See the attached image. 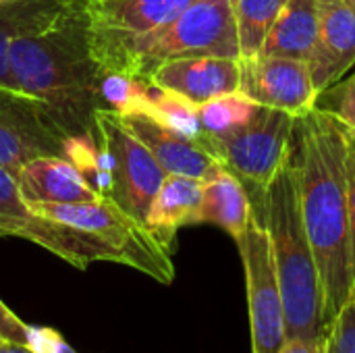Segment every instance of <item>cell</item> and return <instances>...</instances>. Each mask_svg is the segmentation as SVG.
Returning <instances> with one entry per match:
<instances>
[{
    "mask_svg": "<svg viewBox=\"0 0 355 353\" xmlns=\"http://www.w3.org/2000/svg\"><path fill=\"white\" fill-rule=\"evenodd\" d=\"M347 152V137L329 114L312 108L308 114L297 117L291 158L302 221L320 277L324 327L354 298Z\"/></svg>",
    "mask_w": 355,
    "mask_h": 353,
    "instance_id": "1",
    "label": "cell"
},
{
    "mask_svg": "<svg viewBox=\"0 0 355 353\" xmlns=\"http://www.w3.org/2000/svg\"><path fill=\"white\" fill-rule=\"evenodd\" d=\"M102 75L104 67L89 40L85 0H71L50 25L10 46L15 89L40 102L64 141L96 135V119L104 110Z\"/></svg>",
    "mask_w": 355,
    "mask_h": 353,
    "instance_id": "2",
    "label": "cell"
},
{
    "mask_svg": "<svg viewBox=\"0 0 355 353\" xmlns=\"http://www.w3.org/2000/svg\"><path fill=\"white\" fill-rule=\"evenodd\" d=\"M254 218L262 223L270 237L289 337L320 341L324 331L322 289L302 221L293 158L283 164L254 204Z\"/></svg>",
    "mask_w": 355,
    "mask_h": 353,
    "instance_id": "3",
    "label": "cell"
},
{
    "mask_svg": "<svg viewBox=\"0 0 355 353\" xmlns=\"http://www.w3.org/2000/svg\"><path fill=\"white\" fill-rule=\"evenodd\" d=\"M185 56L241 58L231 0H191L173 21L119 46L100 64L150 79L160 64Z\"/></svg>",
    "mask_w": 355,
    "mask_h": 353,
    "instance_id": "4",
    "label": "cell"
},
{
    "mask_svg": "<svg viewBox=\"0 0 355 353\" xmlns=\"http://www.w3.org/2000/svg\"><path fill=\"white\" fill-rule=\"evenodd\" d=\"M33 212L96 235L114 256V264L129 266L160 285L175 281L173 252H168L152 231L116 206L110 198L89 204H29Z\"/></svg>",
    "mask_w": 355,
    "mask_h": 353,
    "instance_id": "5",
    "label": "cell"
},
{
    "mask_svg": "<svg viewBox=\"0 0 355 353\" xmlns=\"http://www.w3.org/2000/svg\"><path fill=\"white\" fill-rule=\"evenodd\" d=\"M295 121L291 112L260 106L248 123L220 137H206L204 146L248 189L252 206L293 154Z\"/></svg>",
    "mask_w": 355,
    "mask_h": 353,
    "instance_id": "6",
    "label": "cell"
},
{
    "mask_svg": "<svg viewBox=\"0 0 355 353\" xmlns=\"http://www.w3.org/2000/svg\"><path fill=\"white\" fill-rule=\"evenodd\" d=\"M237 250L245 273L252 353H281L289 339L287 316L270 237L262 223L252 221Z\"/></svg>",
    "mask_w": 355,
    "mask_h": 353,
    "instance_id": "7",
    "label": "cell"
},
{
    "mask_svg": "<svg viewBox=\"0 0 355 353\" xmlns=\"http://www.w3.org/2000/svg\"><path fill=\"white\" fill-rule=\"evenodd\" d=\"M0 237L31 241L79 270L92 262H110V252L94 235L33 212L21 198L15 175L4 166H0Z\"/></svg>",
    "mask_w": 355,
    "mask_h": 353,
    "instance_id": "8",
    "label": "cell"
},
{
    "mask_svg": "<svg viewBox=\"0 0 355 353\" xmlns=\"http://www.w3.org/2000/svg\"><path fill=\"white\" fill-rule=\"evenodd\" d=\"M96 133L110 154L112 191L108 198L146 225L148 210L168 173L123 125L119 114L100 110L96 119Z\"/></svg>",
    "mask_w": 355,
    "mask_h": 353,
    "instance_id": "9",
    "label": "cell"
},
{
    "mask_svg": "<svg viewBox=\"0 0 355 353\" xmlns=\"http://www.w3.org/2000/svg\"><path fill=\"white\" fill-rule=\"evenodd\" d=\"M64 156V137L31 96L0 85V166L17 173L33 158Z\"/></svg>",
    "mask_w": 355,
    "mask_h": 353,
    "instance_id": "10",
    "label": "cell"
},
{
    "mask_svg": "<svg viewBox=\"0 0 355 353\" xmlns=\"http://www.w3.org/2000/svg\"><path fill=\"white\" fill-rule=\"evenodd\" d=\"M239 92L260 106L285 110L293 117L308 114L318 98L306 60L264 54L241 60Z\"/></svg>",
    "mask_w": 355,
    "mask_h": 353,
    "instance_id": "11",
    "label": "cell"
},
{
    "mask_svg": "<svg viewBox=\"0 0 355 353\" xmlns=\"http://www.w3.org/2000/svg\"><path fill=\"white\" fill-rule=\"evenodd\" d=\"M191 0H85L96 58L173 21Z\"/></svg>",
    "mask_w": 355,
    "mask_h": 353,
    "instance_id": "12",
    "label": "cell"
},
{
    "mask_svg": "<svg viewBox=\"0 0 355 353\" xmlns=\"http://www.w3.org/2000/svg\"><path fill=\"white\" fill-rule=\"evenodd\" d=\"M152 85L171 92L193 106H202L218 96L239 92L241 58L227 56H185L160 64L148 79Z\"/></svg>",
    "mask_w": 355,
    "mask_h": 353,
    "instance_id": "13",
    "label": "cell"
},
{
    "mask_svg": "<svg viewBox=\"0 0 355 353\" xmlns=\"http://www.w3.org/2000/svg\"><path fill=\"white\" fill-rule=\"evenodd\" d=\"M119 119L152 152L168 175H187L206 181L223 166L202 141L177 133L146 112L119 114Z\"/></svg>",
    "mask_w": 355,
    "mask_h": 353,
    "instance_id": "14",
    "label": "cell"
},
{
    "mask_svg": "<svg viewBox=\"0 0 355 353\" xmlns=\"http://www.w3.org/2000/svg\"><path fill=\"white\" fill-rule=\"evenodd\" d=\"M318 2V35L308 60L316 92L331 87L355 64V12L345 0Z\"/></svg>",
    "mask_w": 355,
    "mask_h": 353,
    "instance_id": "15",
    "label": "cell"
},
{
    "mask_svg": "<svg viewBox=\"0 0 355 353\" xmlns=\"http://www.w3.org/2000/svg\"><path fill=\"white\" fill-rule=\"evenodd\" d=\"M17 187L27 204H89L102 196L64 156H40L17 173Z\"/></svg>",
    "mask_w": 355,
    "mask_h": 353,
    "instance_id": "16",
    "label": "cell"
},
{
    "mask_svg": "<svg viewBox=\"0 0 355 353\" xmlns=\"http://www.w3.org/2000/svg\"><path fill=\"white\" fill-rule=\"evenodd\" d=\"M204 181L187 175H166L146 216L152 235L173 252L179 229L200 225Z\"/></svg>",
    "mask_w": 355,
    "mask_h": 353,
    "instance_id": "17",
    "label": "cell"
},
{
    "mask_svg": "<svg viewBox=\"0 0 355 353\" xmlns=\"http://www.w3.org/2000/svg\"><path fill=\"white\" fill-rule=\"evenodd\" d=\"M254 221V206L245 185L225 166L204 181L200 225H214L237 243Z\"/></svg>",
    "mask_w": 355,
    "mask_h": 353,
    "instance_id": "18",
    "label": "cell"
},
{
    "mask_svg": "<svg viewBox=\"0 0 355 353\" xmlns=\"http://www.w3.org/2000/svg\"><path fill=\"white\" fill-rule=\"evenodd\" d=\"M318 35V2L289 0L272 23L260 54L310 60Z\"/></svg>",
    "mask_w": 355,
    "mask_h": 353,
    "instance_id": "19",
    "label": "cell"
},
{
    "mask_svg": "<svg viewBox=\"0 0 355 353\" xmlns=\"http://www.w3.org/2000/svg\"><path fill=\"white\" fill-rule=\"evenodd\" d=\"M71 0H0V85L12 87L10 46L25 33L50 25Z\"/></svg>",
    "mask_w": 355,
    "mask_h": 353,
    "instance_id": "20",
    "label": "cell"
},
{
    "mask_svg": "<svg viewBox=\"0 0 355 353\" xmlns=\"http://www.w3.org/2000/svg\"><path fill=\"white\" fill-rule=\"evenodd\" d=\"M287 2L289 0H231L241 60L260 54L272 23Z\"/></svg>",
    "mask_w": 355,
    "mask_h": 353,
    "instance_id": "21",
    "label": "cell"
},
{
    "mask_svg": "<svg viewBox=\"0 0 355 353\" xmlns=\"http://www.w3.org/2000/svg\"><path fill=\"white\" fill-rule=\"evenodd\" d=\"M256 108L258 104L241 92L225 94L198 106V117H200V125L204 131V139L231 133L233 129L248 123L252 114L256 112Z\"/></svg>",
    "mask_w": 355,
    "mask_h": 353,
    "instance_id": "22",
    "label": "cell"
},
{
    "mask_svg": "<svg viewBox=\"0 0 355 353\" xmlns=\"http://www.w3.org/2000/svg\"><path fill=\"white\" fill-rule=\"evenodd\" d=\"M141 112L158 119L160 123L175 129L177 133H183V135L204 144V131L200 125L198 106H193L191 102L150 83L148 100H146V106Z\"/></svg>",
    "mask_w": 355,
    "mask_h": 353,
    "instance_id": "23",
    "label": "cell"
},
{
    "mask_svg": "<svg viewBox=\"0 0 355 353\" xmlns=\"http://www.w3.org/2000/svg\"><path fill=\"white\" fill-rule=\"evenodd\" d=\"M100 87H102L104 110H110L116 114H129V112L144 110L148 92H150V81L127 75V73L104 69Z\"/></svg>",
    "mask_w": 355,
    "mask_h": 353,
    "instance_id": "24",
    "label": "cell"
},
{
    "mask_svg": "<svg viewBox=\"0 0 355 353\" xmlns=\"http://www.w3.org/2000/svg\"><path fill=\"white\" fill-rule=\"evenodd\" d=\"M314 108L337 121L347 137L349 148L355 150V73L322 89L316 98Z\"/></svg>",
    "mask_w": 355,
    "mask_h": 353,
    "instance_id": "25",
    "label": "cell"
},
{
    "mask_svg": "<svg viewBox=\"0 0 355 353\" xmlns=\"http://www.w3.org/2000/svg\"><path fill=\"white\" fill-rule=\"evenodd\" d=\"M320 353H355V295L320 337Z\"/></svg>",
    "mask_w": 355,
    "mask_h": 353,
    "instance_id": "26",
    "label": "cell"
},
{
    "mask_svg": "<svg viewBox=\"0 0 355 353\" xmlns=\"http://www.w3.org/2000/svg\"><path fill=\"white\" fill-rule=\"evenodd\" d=\"M27 347L35 353H77L58 331L50 327H29Z\"/></svg>",
    "mask_w": 355,
    "mask_h": 353,
    "instance_id": "27",
    "label": "cell"
},
{
    "mask_svg": "<svg viewBox=\"0 0 355 353\" xmlns=\"http://www.w3.org/2000/svg\"><path fill=\"white\" fill-rule=\"evenodd\" d=\"M27 331L29 325H25L2 300H0V339L17 345H27Z\"/></svg>",
    "mask_w": 355,
    "mask_h": 353,
    "instance_id": "28",
    "label": "cell"
},
{
    "mask_svg": "<svg viewBox=\"0 0 355 353\" xmlns=\"http://www.w3.org/2000/svg\"><path fill=\"white\" fill-rule=\"evenodd\" d=\"M347 191H349V223H352V243H354L355 262V150L349 148L347 152ZM355 295V285H354Z\"/></svg>",
    "mask_w": 355,
    "mask_h": 353,
    "instance_id": "29",
    "label": "cell"
},
{
    "mask_svg": "<svg viewBox=\"0 0 355 353\" xmlns=\"http://www.w3.org/2000/svg\"><path fill=\"white\" fill-rule=\"evenodd\" d=\"M281 353H320V341L302 339V337H289Z\"/></svg>",
    "mask_w": 355,
    "mask_h": 353,
    "instance_id": "30",
    "label": "cell"
},
{
    "mask_svg": "<svg viewBox=\"0 0 355 353\" xmlns=\"http://www.w3.org/2000/svg\"><path fill=\"white\" fill-rule=\"evenodd\" d=\"M0 353H35L33 350H29L27 345H17V343H0Z\"/></svg>",
    "mask_w": 355,
    "mask_h": 353,
    "instance_id": "31",
    "label": "cell"
},
{
    "mask_svg": "<svg viewBox=\"0 0 355 353\" xmlns=\"http://www.w3.org/2000/svg\"><path fill=\"white\" fill-rule=\"evenodd\" d=\"M345 2H347V4H349L352 8H354V12H355V0H345Z\"/></svg>",
    "mask_w": 355,
    "mask_h": 353,
    "instance_id": "32",
    "label": "cell"
},
{
    "mask_svg": "<svg viewBox=\"0 0 355 353\" xmlns=\"http://www.w3.org/2000/svg\"><path fill=\"white\" fill-rule=\"evenodd\" d=\"M0 343H4V341H2V339H0Z\"/></svg>",
    "mask_w": 355,
    "mask_h": 353,
    "instance_id": "33",
    "label": "cell"
}]
</instances>
